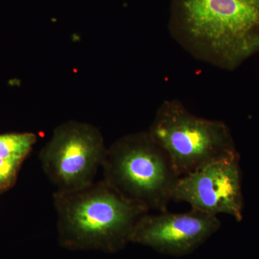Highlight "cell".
Segmentation results:
<instances>
[{"mask_svg":"<svg viewBox=\"0 0 259 259\" xmlns=\"http://www.w3.org/2000/svg\"><path fill=\"white\" fill-rule=\"evenodd\" d=\"M148 132L180 177L212 162L239 156L224 122L198 117L178 100L162 102Z\"/></svg>","mask_w":259,"mask_h":259,"instance_id":"277c9868","label":"cell"},{"mask_svg":"<svg viewBox=\"0 0 259 259\" xmlns=\"http://www.w3.org/2000/svg\"><path fill=\"white\" fill-rule=\"evenodd\" d=\"M23 163L0 158V192L9 190L15 185Z\"/></svg>","mask_w":259,"mask_h":259,"instance_id":"9c48e42d","label":"cell"},{"mask_svg":"<svg viewBox=\"0 0 259 259\" xmlns=\"http://www.w3.org/2000/svg\"><path fill=\"white\" fill-rule=\"evenodd\" d=\"M169 30L196 59L234 71L259 54V0H174Z\"/></svg>","mask_w":259,"mask_h":259,"instance_id":"6da1fadb","label":"cell"},{"mask_svg":"<svg viewBox=\"0 0 259 259\" xmlns=\"http://www.w3.org/2000/svg\"><path fill=\"white\" fill-rule=\"evenodd\" d=\"M107 148L96 126L69 120L54 129L39 153V159L56 192H74L95 182Z\"/></svg>","mask_w":259,"mask_h":259,"instance_id":"5b68a950","label":"cell"},{"mask_svg":"<svg viewBox=\"0 0 259 259\" xmlns=\"http://www.w3.org/2000/svg\"><path fill=\"white\" fill-rule=\"evenodd\" d=\"M33 133L0 134V158L24 162L37 142Z\"/></svg>","mask_w":259,"mask_h":259,"instance_id":"ba28073f","label":"cell"},{"mask_svg":"<svg viewBox=\"0 0 259 259\" xmlns=\"http://www.w3.org/2000/svg\"><path fill=\"white\" fill-rule=\"evenodd\" d=\"M172 200L186 202L201 212L226 214L241 221L244 202L239 156L212 162L181 177Z\"/></svg>","mask_w":259,"mask_h":259,"instance_id":"8992f818","label":"cell"},{"mask_svg":"<svg viewBox=\"0 0 259 259\" xmlns=\"http://www.w3.org/2000/svg\"><path fill=\"white\" fill-rule=\"evenodd\" d=\"M53 202L58 242L71 250L120 251L131 243L140 218L148 212L103 180L74 192H55Z\"/></svg>","mask_w":259,"mask_h":259,"instance_id":"7a4b0ae2","label":"cell"},{"mask_svg":"<svg viewBox=\"0 0 259 259\" xmlns=\"http://www.w3.org/2000/svg\"><path fill=\"white\" fill-rule=\"evenodd\" d=\"M221 226L218 216L193 209L183 213L148 212L138 221L131 243L161 254L184 256L205 243Z\"/></svg>","mask_w":259,"mask_h":259,"instance_id":"52a82bcc","label":"cell"},{"mask_svg":"<svg viewBox=\"0 0 259 259\" xmlns=\"http://www.w3.org/2000/svg\"><path fill=\"white\" fill-rule=\"evenodd\" d=\"M102 168L107 185L148 212L167 211L181 177L148 131L116 140L107 148Z\"/></svg>","mask_w":259,"mask_h":259,"instance_id":"3957f363","label":"cell"}]
</instances>
